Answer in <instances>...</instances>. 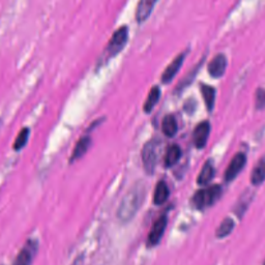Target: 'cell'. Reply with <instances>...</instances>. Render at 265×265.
I'll use <instances>...</instances> for the list:
<instances>
[{"label":"cell","instance_id":"cell-1","mask_svg":"<svg viewBox=\"0 0 265 265\" xmlns=\"http://www.w3.org/2000/svg\"><path fill=\"white\" fill-rule=\"evenodd\" d=\"M144 195V189L140 184L134 185L131 189H129V191H127V193L122 198L117 210V218L119 221L126 223L135 217L143 202Z\"/></svg>","mask_w":265,"mask_h":265},{"label":"cell","instance_id":"cell-2","mask_svg":"<svg viewBox=\"0 0 265 265\" xmlns=\"http://www.w3.org/2000/svg\"><path fill=\"white\" fill-rule=\"evenodd\" d=\"M222 194V188L219 184L210 185V187L200 190L192 198V203L198 209H204L216 203Z\"/></svg>","mask_w":265,"mask_h":265},{"label":"cell","instance_id":"cell-3","mask_svg":"<svg viewBox=\"0 0 265 265\" xmlns=\"http://www.w3.org/2000/svg\"><path fill=\"white\" fill-rule=\"evenodd\" d=\"M127 39H128V28L127 26L123 25L113 32L111 39L109 40L107 46L105 48V57L108 59L117 55L126 45Z\"/></svg>","mask_w":265,"mask_h":265},{"label":"cell","instance_id":"cell-4","mask_svg":"<svg viewBox=\"0 0 265 265\" xmlns=\"http://www.w3.org/2000/svg\"><path fill=\"white\" fill-rule=\"evenodd\" d=\"M158 149H160V141L151 139L144 144L142 149V162L145 171L148 174H152L157 160H158Z\"/></svg>","mask_w":265,"mask_h":265},{"label":"cell","instance_id":"cell-5","mask_svg":"<svg viewBox=\"0 0 265 265\" xmlns=\"http://www.w3.org/2000/svg\"><path fill=\"white\" fill-rule=\"evenodd\" d=\"M167 223H168V219H167V216H165V215L161 216L153 223L151 230L148 234L147 244L149 247H154L160 243V241L162 240V237L165 233Z\"/></svg>","mask_w":265,"mask_h":265},{"label":"cell","instance_id":"cell-6","mask_svg":"<svg viewBox=\"0 0 265 265\" xmlns=\"http://www.w3.org/2000/svg\"><path fill=\"white\" fill-rule=\"evenodd\" d=\"M246 163H247L246 154L243 153V152L236 153L233 156V158H232L231 162L229 163V165L226 169V172H225L226 181L233 180L238 175V173H240L244 169Z\"/></svg>","mask_w":265,"mask_h":265},{"label":"cell","instance_id":"cell-7","mask_svg":"<svg viewBox=\"0 0 265 265\" xmlns=\"http://www.w3.org/2000/svg\"><path fill=\"white\" fill-rule=\"evenodd\" d=\"M226 68H227V58L224 54L220 53V54L216 55L208 63V73L211 77L221 78L225 74Z\"/></svg>","mask_w":265,"mask_h":265},{"label":"cell","instance_id":"cell-8","mask_svg":"<svg viewBox=\"0 0 265 265\" xmlns=\"http://www.w3.org/2000/svg\"><path fill=\"white\" fill-rule=\"evenodd\" d=\"M210 132V124L208 121L200 122L194 129V143L197 148H203L206 143Z\"/></svg>","mask_w":265,"mask_h":265},{"label":"cell","instance_id":"cell-9","mask_svg":"<svg viewBox=\"0 0 265 265\" xmlns=\"http://www.w3.org/2000/svg\"><path fill=\"white\" fill-rule=\"evenodd\" d=\"M185 57V53H180L179 55H177L169 64L168 67L165 69V71L162 74V82L163 83H169L172 79L174 78V76L177 74V72L179 71L183 60Z\"/></svg>","mask_w":265,"mask_h":265},{"label":"cell","instance_id":"cell-10","mask_svg":"<svg viewBox=\"0 0 265 265\" xmlns=\"http://www.w3.org/2000/svg\"><path fill=\"white\" fill-rule=\"evenodd\" d=\"M36 252L35 245L28 243L17 255L13 265H30Z\"/></svg>","mask_w":265,"mask_h":265},{"label":"cell","instance_id":"cell-11","mask_svg":"<svg viewBox=\"0 0 265 265\" xmlns=\"http://www.w3.org/2000/svg\"><path fill=\"white\" fill-rule=\"evenodd\" d=\"M90 144H91V138L88 135H85V136H83V137L79 139L78 142L76 143L75 147H74L72 154H71L70 162L73 163L74 161L78 160V158H80L88 150Z\"/></svg>","mask_w":265,"mask_h":265},{"label":"cell","instance_id":"cell-12","mask_svg":"<svg viewBox=\"0 0 265 265\" xmlns=\"http://www.w3.org/2000/svg\"><path fill=\"white\" fill-rule=\"evenodd\" d=\"M169 188L165 181L160 180L155 185V190L153 194V202L155 205L164 204L169 197Z\"/></svg>","mask_w":265,"mask_h":265},{"label":"cell","instance_id":"cell-13","mask_svg":"<svg viewBox=\"0 0 265 265\" xmlns=\"http://www.w3.org/2000/svg\"><path fill=\"white\" fill-rule=\"evenodd\" d=\"M154 5V0H141L139 2L136 10V20L138 22L145 21L151 14Z\"/></svg>","mask_w":265,"mask_h":265},{"label":"cell","instance_id":"cell-14","mask_svg":"<svg viewBox=\"0 0 265 265\" xmlns=\"http://www.w3.org/2000/svg\"><path fill=\"white\" fill-rule=\"evenodd\" d=\"M201 88V93L204 100V103L206 105L207 110L210 112L213 110L214 106H215V100H216V89L210 86V85H206V84H201L200 85Z\"/></svg>","mask_w":265,"mask_h":265},{"label":"cell","instance_id":"cell-15","mask_svg":"<svg viewBox=\"0 0 265 265\" xmlns=\"http://www.w3.org/2000/svg\"><path fill=\"white\" fill-rule=\"evenodd\" d=\"M160 96H161V89L158 86H152L149 90V93L147 95V98L144 103V106H143V109L146 113H149L152 111L153 107L156 105V103L158 102V100H160Z\"/></svg>","mask_w":265,"mask_h":265},{"label":"cell","instance_id":"cell-16","mask_svg":"<svg viewBox=\"0 0 265 265\" xmlns=\"http://www.w3.org/2000/svg\"><path fill=\"white\" fill-rule=\"evenodd\" d=\"M265 180V158L260 160L254 167L251 175V181L254 185H259Z\"/></svg>","mask_w":265,"mask_h":265},{"label":"cell","instance_id":"cell-17","mask_svg":"<svg viewBox=\"0 0 265 265\" xmlns=\"http://www.w3.org/2000/svg\"><path fill=\"white\" fill-rule=\"evenodd\" d=\"M177 121L175 119V117L171 114L166 115L162 121V129L163 132L167 136V137H173L175 136L176 131H177Z\"/></svg>","mask_w":265,"mask_h":265},{"label":"cell","instance_id":"cell-18","mask_svg":"<svg viewBox=\"0 0 265 265\" xmlns=\"http://www.w3.org/2000/svg\"><path fill=\"white\" fill-rule=\"evenodd\" d=\"M215 175V168L210 162H206L197 178V182L200 185L207 184L211 179H213Z\"/></svg>","mask_w":265,"mask_h":265},{"label":"cell","instance_id":"cell-19","mask_svg":"<svg viewBox=\"0 0 265 265\" xmlns=\"http://www.w3.org/2000/svg\"><path fill=\"white\" fill-rule=\"evenodd\" d=\"M181 156V149L177 144H173L171 145L166 153L165 156V165L167 167H171L173 165H175Z\"/></svg>","mask_w":265,"mask_h":265},{"label":"cell","instance_id":"cell-20","mask_svg":"<svg viewBox=\"0 0 265 265\" xmlns=\"http://www.w3.org/2000/svg\"><path fill=\"white\" fill-rule=\"evenodd\" d=\"M234 221L231 218H226L222 221V223L220 224V226L218 227L217 231H216V236L218 238H224L227 237L234 229Z\"/></svg>","mask_w":265,"mask_h":265},{"label":"cell","instance_id":"cell-21","mask_svg":"<svg viewBox=\"0 0 265 265\" xmlns=\"http://www.w3.org/2000/svg\"><path fill=\"white\" fill-rule=\"evenodd\" d=\"M28 136H29V128L28 127H23L15 140L14 143V149L15 150H19L21 148H23L25 146V144L27 143L28 140Z\"/></svg>","mask_w":265,"mask_h":265},{"label":"cell","instance_id":"cell-22","mask_svg":"<svg viewBox=\"0 0 265 265\" xmlns=\"http://www.w3.org/2000/svg\"><path fill=\"white\" fill-rule=\"evenodd\" d=\"M256 109L262 110L265 109V89L258 88L256 90V100H255Z\"/></svg>","mask_w":265,"mask_h":265},{"label":"cell","instance_id":"cell-23","mask_svg":"<svg viewBox=\"0 0 265 265\" xmlns=\"http://www.w3.org/2000/svg\"><path fill=\"white\" fill-rule=\"evenodd\" d=\"M263 265H265V260H264V263H263Z\"/></svg>","mask_w":265,"mask_h":265}]
</instances>
